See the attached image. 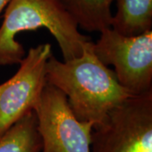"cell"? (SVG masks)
<instances>
[{
  "label": "cell",
  "instance_id": "9c48e42d",
  "mask_svg": "<svg viewBox=\"0 0 152 152\" xmlns=\"http://www.w3.org/2000/svg\"><path fill=\"white\" fill-rule=\"evenodd\" d=\"M41 149L35 112L19 120L0 136V152H40Z\"/></svg>",
  "mask_w": 152,
  "mask_h": 152
},
{
  "label": "cell",
  "instance_id": "5b68a950",
  "mask_svg": "<svg viewBox=\"0 0 152 152\" xmlns=\"http://www.w3.org/2000/svg\"><path fill=\"white\" fill-rule=\"evenodd\" d=\"M52 55L51 44L31 48L16 73L0 85V136L37 107L47 85V64Z\"/></svg>",
  "mask_w": 152,
  "mask_h": 152
},
{
  "label": "cell",
  "instance_id": "3957f363",
  "mask_svg": "<svg viewBox=\"0 0 152 152\" xmlns=\"http://www.w3.org/2000/svg\"><path fill=\"white\" fill-rule=\"evenodd\" d=\"M91 152H152V91L127 98L94 126Z\"/></svg>",
  "mask_w": 152,
  "mask_h": 152
},
{
  "label": "cell",
  "instance_id": "8992f818",
  "mask_svg": "<svg viewBox=\"0 0 152 152\" xmlns=\"http://www.w3.org/2000/svg\"><path fill=\"white\" fill-rule=\"evenodd\" d=\"M35 113L40 152H91L94 124L76 118L59 90L47 83Z\"/></svg>",
  "mask_w": 152,
  "mask_h": 152
},
{
  "label": "cell",
  "instance_id": "52a82bcc",
  "mask_svg": "<svg viewBox=\"0 0 152 152\" xmlns=\"http://www.w3.org/2000/svg\"><path fill=\"white\" fill-rule=\"evenodd\" d=\"M76 22L88 32H102L111 28L112 4L115 0H57Z\"/></svg>",
  "mask_w": 152,
  "mask_h": 152
},
{
  "label": "cell",
  "instance_id": "7a4b0ae2",
  "mask_svg": "<svg viewBox=\"0 0 152 152\" xmlns=\"http://www.w3.org/2000/svg\"><path fill=\"white\" fill-rule=\"evenodd\" d=\"M48 29L58 42L64 60L80 57L91 37L82 34L74 19L57 0H11L0 27V66L19 64L26 56L19 33Z\"/></svg>",
  "mask_w": 152,
  "mask_h": 152
},
{
  "label": "cell",
  "instance_id": "ba28073f",
  "mask_svg": "<svg viewBox=\"0 0 152 152\" xmlns=\"http://www.w3.org/2000/svg\"><path fill=\"white\" fill-rule=\"evenodd\" d=\"M111 28L127 37L151 31L152 0H117Z\"/></svg>",
  "mask_w": 152,
  "mask_h": 152
},
{
  "label": "cell",
  "instance_id": "30bf717a",
  "mask_svg": "<svg viewBox=\"0 0 152 152\" xmlns=\"http://www.w3.org/2000/svg\"><path fill=\"white\" fill-rule=\"evenodd\" d=\"M11 0H0V15L2 14V12L5 10L6 7L10 4Z\"/></svg>",
  "mask_w": 152,
  "mask_h": 152
},
{
  "label": "cell",
  "instance_id": "277c9868",
  "mask_svg": "<svg viewBox=\"0 0 152 152\" xmlns=\"http://www.w3.org/2000/svg\"><path fill=\"white\" fill-rule=\"evenodd\" d=\"M93 52L106 66H113L119 84L131 95L152 91V31L127 37L108 28L100 32Z\"/></svg>",
  "mask_w": 152,
  "mask_h": 152
},
{
  "label": "cell",
  "instance_id": "6da1fadb",
  "mask_svg": "<svg viewBox=\"0 0 152 152\" xmlns=\"http://www.w3.org/2000/svg\"><path fill=\"white\" fill-rule=\"evenodd\" d=\"M46 79L48 85L64 94L77 119L94 126L134 96L120 85L113 69L98 59L91 40L84 44L80 57L60 61L52 55L47 64Z\"/></svg>",
  "mask_w": 152,
  "mask_h": 152
}]
</instances>
